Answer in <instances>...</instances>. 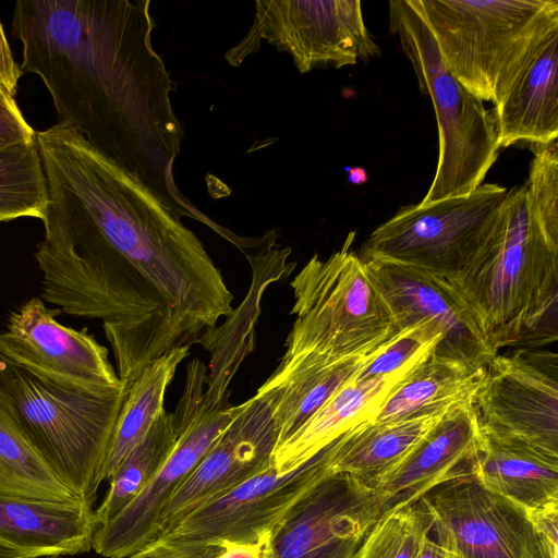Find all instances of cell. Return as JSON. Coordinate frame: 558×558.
<instances>
[{
  "label": "cell",
  "instance_id": "6da1fadb",
  "mask_svg": "<svg viewBox=\"0 0 558 558\" xmlns=\"http://www.w3.org/2000/svg\"><path fill=\"white\" fill-rule=\"evenodd\" d=\"M36 144L48 192L41 299L100 319L130 386L156 359L199 343L233 295L181 217L81 133L58 122Z\"/></svg>",
  "mask_w": 558,
  "mask_h": 558
},
{
  "label": "cell",
  "instance_id": "7a4b0ae2",
  "mask_svg": "<svg viewBox=\"0 0 558 558\" xmlns=\"http://www.w3.org/2000/svg\"><path fill=\"white\" fill-rule=\"evenodd\" d=\"M149 0H20L21 72L37 74L59 122L138 178L181 218L211 226L173 177L184 131L177 84L153 45Z\"/></svg>",
  "mask_w": 558,
  "mask_h": 558
},
{
  "label": "cell",
  "instance_id": "3957f363",
  "mask_svg": "<svg viewBox=\"0 0 558 558\" xmlns=\"http://www.w3.org/2000/svg\"><path fill=\"white\" fill-rule=\"evenodd\" d=\"M533 151L502 227L454 279H439L496 354L558 338V141Z\"/></svg>",
  "mask_w": 558,
  "mask_h": 558
},
{
  "label": "cell",
  "instance_id": "277c9868",
  "mask_svg": "<svg viewBox=\"0 0 558 558\" xmlns=\"http://www.w3.org/2000/svg\"><path fill=\"white\" fill-rule=\"evenodd\" d=\"M128 386L66 387L20 363L0 345V405L63 484L90 508Z\"/></svg>",
  "mask_w": 558,
  "mask_h": 558
},
{
  "label": "cell",
  "instance_id": "5b68a950",
  "mask_svg": "<svg viewBox=\"0 0 558 558\" xmlns=\"http://www.w3.org/2000/svg\"><path fill=\"white\" fill-rule=\"evenodd\" d=\"M454 77L498 106L558 29V0H411Z\"/></svg>",
  "mask_w": 558,
  "mask_h": 558
},
{
  "label": "cell",
  "instance_id": "8992f818",
  "mask_svg": "<svg viewBox=\"0 0 558 558\" xmlns=\"http://www.w3.org/2000/svg\"><path fill=\"white\" fill-rule=\"evenodd\" d=\"M354 238L350 232L326 259L314 254L290 282L295 319L282 359L366 356L402 332L366 262L352 250Z\"/></svg>",
  "mask_w": 558,
  "mask_h": 558
},
{
  "label": "cell",
  "instance_id": "52a82bcc",
  "mask_svg": "<svg viewBox=\"0 0 558 558\" xmlns=\"http://www.w3.org/2000/svg\"><path fill=\"white\" fill-rule=\"evenodd\" d=\"M389 26L436 114L437 167L420 204L466 195L483 183L498 158L493 110L486 109L450 72L411 0L389 1Z\"/></svg>",
  "mask_w": 558,
  "mask_h": 558
},
{
  "label": "cell",
  "instance_id": "ba28073f",
  "mask_svg": "<svg viewBox=\"0 0 558 558\" xmlns=\"http://www.w3.org/2000/svg\"><path fill=\"white\" fill-rule=\"evenodd\" d=\"M509 190L482 183L466 195L401 207L362 244L363 259L454 279L502 227Z\"/></svg>",
  "mask_w": 558,
  "mask_h": 558
},
{
  "label": "cell",
  "instance_id": "9c48e42d",
  "mask_svg": "<svg viewBox=\"0 0 558 558\" xmlns=\"http://www.w3.org/2000/svg\"><path fill=\"white\" fill-rule=\"evenodd\" d=\"M328 473V447L290 471L272 468L195 509L147 549L157 558H217L230 546H260L290 507Z\"/></svg>",
  "mask_w": 558,
  "mask_h": 558
},
{
  "label": "cell",
  "instance_id": "30bf717a",
  "mask_svg": "<svg viewBox=\"0 0 558 558\" xmlns=\"http://www.w3.org/2000/svg\"><path fill=\"white\" fill-rule=\"evenodd\" d=\"M263 40L289 53L301 73L354 65L380 54L359 0H258L251 28L225 58L239 66Z\"/></svg>",
  "mask_w": 558,
  "mask_h": 558
},
{
  "label": "cell",
  "instance_id": "8fae6325",
  "mask_svg": "<svg viewBox=\"0 0 558 558\" xmlns=\"http://www.w3.org/2000/svg\"><path fill=\"white\" fill-rule=\"evenodd\" d=\"M379 517L374 489L328 473L290 507L259 546V558H355Z\"/></svg>",
  "mask_w": 558,
  "mask_h": 558
},
{
  "label": "cell",
  "instance_id": "7c38bea8",
  "mask_svg": "<svg viewBox=\"0 0 558 558\" xmlns=\"http://www.w3.org/2000/svg\"><path fill=\"white\" fill-rule=\"evenodd\" d=\"M527 352L496 354L485 366L473 407L485 434L558 457L557 357Z\"/></svg>",
  "mask_w": 558,
  "mask_h": 558
},
{
  "label": "cell",
  "instance_id": "4fadbf2b",
  "mask_svg": "<svg viewBox=\"0 0 558 558\" xmlns=\"http://www.w3.org/2000/svg\"><path fill=\"white\" fill-rule=\"evenodd\" d=\"M244 407L245 402L207 405L202 397L192 408L172 412L178 433L173 451L143 492L114 519L96 529L92 549L106 558H128L154 543L163 507Z\"/></svg>",
  "mask_w": 558,
  "mask_h": 558
},
{
  "label": "cell",
  "instance_id": "5bb4252c",
  "mask_svg": "<svg viewBox=\"0 0 558 558\" xmlns=\"http://www.w3.org/2000/svg\"><path fill=\"white\" fill-rule=\"evenodd\" d=\"M417 502L430 518L434 539L458 558H541L526 511L472 475L445 483Z\"/></svg>",
  "mask_w": 558,
  "mask_h": 558
},
{
  "label": "cell",
  "instance_id": "9a60e30c",
  "mask_svg": "<svg viewBox=\"0 0 558 558\" xmlns=\"http://www.w3.org/2000/svg\"><path fill=\"white\" fill-rule=\"evenodd\" d=\"M278 441L271 408L255 393L172 494L160 513L156 539L195 509L275 468Z\"/></svg>",
  "mask_w": 558,
  "mask_h": 558
},
{
  "label": "cell",
  "instance_id": "2e32d148",
  "mask_svg": "<svg viewBox=\"0 0 558 558\" xmlns=\"http://www.w3.org/2000/svg\"><path fill=\"white\" fill-rule=\"evenodd\" d=\"M60 311L33 296L12 312L0 345L15 360L66 387L107 391L123 384L108 359V349L87 329L58 323Z\"/></svg>",
  "mask_w": 558,
  "mask_h": 558
},
{
  "label": "cell",
  "instance_id": "e0dca14e",
  "mask_svg": "<svg viewBox=\"0 0 558 558\" xmlns=\"http://www.w3.org/2000/svg\"><path fill=\"white\" fill-rule=\"evenodd\" d=\"M364 260L400 330L422 325L436 328L442 338L435 353L477 369L496 355L439 279L398 265Z\"/></svg>",
  "mask_w": 558,
  "mask_h": 558
},
{
  "label": "cell",
  "instance_id": "ac0fdd59",
  "mask_svg": "<svg viewBox=\"0 0 558 558\" xmlns=\"http://www.w3.org/2000/svg\"><path fill=\"white\" fill-rule=\"evenodd\" d=\"M473 402L451 407L413 452L374 488L380 515L416 504L445 483L472 475L481 440Z\"/></svg>",
  "mask_w": 558,
  "mask_h": 558
},
{
  "label": "cell",
  "instance_id": "d6986e66",
  "mask_svg": "<svg viewBox=\"0 0 558 558\" xmlns=\"http://www.w3.org/2000/svg\"><path fill=\"white\" fill-rule=\"evenodd\" d=\"M94 510L81 500L60 502L0 494V558L88 553L98 526Z\"/></svg>",
  "mask_w": 558,
  "mask_h": 558
},
{
  "label": "cell",
  "instance_id": "ffe728a7",
  "mask_svg": "<svg viewBox=\"0 0 558 558\" xmlns=\"http://www.w3.org/2000/svg\"><path fill=\"white\" fill-rule=\"evenodd\" d=\"M420 363L386 375L354 378L342 386L291 436L276 447L275 469L278 472L290 471L315 457L349 430L373 422L391 391Z\"/></svg>",
  "mask_w": 558,
  "mask_h": 558
},
{
  "label": "cell",
  "instance_id": "44dd1931",
  "mask_svg": "<svg viewBox=\"0 0 558 558\" xmlns=\"http://www.w3.org/2000/svg\"><path fill=\"white\" fill-rule=\"evenodd\" d=\"M378 351L344 360L312 354L281 359L256 391L271 408L279 428L278 445L291 436L338 389L356 378Z\"/></svg>",
  "mask_w": 558,
  "mask_h": 558
},
{
  "label": "cell",
  "instance_id": "7402d4cb",
  "mask_svg": "<svg viewBox=\"0 0 558 558\" xmlns=\"http://www.w3.org/2000/svg\"><path fill=\"white\" fill-rule=\"evenodd\" d=\"M499 148L558 140V29L550 33L501 102L492 108Z\"/></svg>",
  "mask_w": 558,
  "mask_h": 558
},
{
  "label": "cell",
  "instance_id": "603a6c76",
  "mask_svg": "<svg viewBox=\"0 0 558 558\" xmlns=\"http://www.w3.org/2000/svg\"><path fill=\"white\" fill-rule=\"evenodd\" d=\"M364 423L329 445V471L345 473L374 489L425 439L449 410Z\"/></svg>",
  "mask_w": 558,
  "mask_h": 558
},
{
  "label": "cell",
  "instance_id": "cb8c5ba5",
  "mask_svg": "<svg viewBox=\"0 0 558 558\" xmlns=\"http://www.w3.org/2000/svg\"><path fill=\"white\" fill-rule=\"evenodd\" d=\"M472 476L525 510L558 501V457L482 430Z\"/></svg>",
  "mask_w": 558,
  "mask_h": 558
},
{
  "label": "cell",
  "instance_id": "d4e9b609",
  "mask_svg": "<svg viewBox=\"0 0 558 558\" xmlns=\"http://www.w3.org/2000/svg\"><path fill=\"white\" fill-rule=\"evenodd\" d=\"M484 371L434 350L391 391L373 422L399 421L474 401Z\"/></svg>",
  "mask_w": 558,
  "mask_h": 558
},
{
  "label": "cell",
  "instance_id": "484cf974",
  "mask_svg": "<svg viewBox=\"0 0 558 558\" xmlns=\"http://www.w3.org/2000/svg\"><path fill=\"white\" fill-rule=\"evenodd\" d=\"M190 347L173 349L149 363L129 386L119 412L101 481H109L126 456L146 436L154 422L165 410L163 401L179 364L190 354Z\"/></svg>",
  "mask_w": 558,
  "mask_h": 558
},
{
  "label": "cell",
  "instance_id": "4316f807",
  "mask_svg": "<svg viewBox=\"0 0 558 558\" xmlns=\"http://www.w3.org/2000/svg\"><path fill=\"white\" fill-rule=\"evenodd\" d=\"M177 439L172 413L163 410L109 478V489L94 510L97 527L114 519L143 492L170 457Z\"/></svg>",
  "mask_w": 558,
  "mask_h": 558
},
{
  "label": "cell",
  "instance_id": "83f0119b",
  "mask_svg": "<svg viewBox=\"0 0 558 558\" xmlns=\"http://www.w3.org/2000/svg\"><path fill=\"white\" fill-rule=\"evenodd\" d=\"M0 494L60 502L81 500L37 453L1 405Z\"/></svg>",
  "mask_w": 558,
  "mask_h": 558
},
{
  "label": "cell",
  "instance_id": "f1b7e54d",
  "mask_svg": "<svg viewBox=\"0 0 558 558\" xmlns=\"http://www.w3.org/2000/svg\"><path fill=\"white\" fill-rule=\"evenodd\" d=\"M48 192L36 142L0 149V221L44 219Z\"/></svg>",
  "mask_w": 558,
  "mask_h": 558
},
{
  "label": "cell",
  "instance_id": "f546056e",
  "mask_svg": "<svg viewBox=\"0 0 558 558\" xmlns=\"http://www.w3.org/2000/svg\"><path fill=\"white\" fill-rule=\"evenodd\" d=\"M430 530V518L420 502L391 510L377 519L355 558H420Z\"/></svg>",
  "mask_w": 558,
  "mask_h": 558
},
{
  "label": "cell",
  "instance_id": "4dcf8cb0",
  "mask_svg": "<svg viewBox=\"0 0 558 558\" xmlns=\"http://www.w3.org/2000/svg\"><path fill=\"white\" fill-rule=\"evenodd\" d=\"M36 142V132L26 122L14 96L0 87V149Z\"/></svg>",
  "mask_w": 558,
  "mask_h": 558
},
{
  "label": "cell",
  "instance_id": "1f68e13d",
  "mask_svg": "<svg viewBox=\"0 0 558 558\" xmlns=\"http://www.w3.org/2000/svg\"><path fill=\"white\" fill-rule=\"evenodd\" d=\"M525 511L537 536L541 558H558V501Z\"/></svg>",
  "mask_w": 558,
  "mask_h": 558
},
{
  "label": "cell",
  "instance_id": "d6a6232c",
  "mask_svg": "<svg viewBox=\"0 0 558 558\" xmlns=\"http://www.w3.org/2000/svg\"><path fill=\"white\" fill-rule=\"evenodd\" d=\"M21 75V69L12 56L11 48L0 22V87L12 96H15Z\"/></svg>",
  "mask_w": 558,
  "mask_h": 558
},
{
  "label": "cell",
  "instance_id": "836d02e7",
  "mask_svg": "<svg viewBox=\"0 0 558 558\" xmlns=\"http://www.w3.org/2000/svg\"><path fill=\"white\" fill-rule=\"evenodd\" d=\"M420 558H458L453 553L441 547L434 538L430 537V532L427 534L422 543Z\"/></svg>",
  "mask_w": 558,
  "mask_h": 558
},
{
  "label": "cell",
  "instance_id": "e575fe53",
  "mask_svg": "<svg viewBox=\"0 0 558 558\" xmlns=\"http://www.w3.org/2000/svg\"><path fill=\"white\" fill-rule=\"evenodd\" d=\"M217 558H259L258 545H234L228 547Z\"/></svg>",
  "mask_w": 558,
  "mask_h": 558
},
{
  "label": "cell",
  "instance_id": "d590c367",
  "mask_svg": "<svg viewBox=\"0 0 558 558\" xmlns=\"http://www.w3.org/2000/svg\"><path fill=\"white\" fill-rule=\"evenodd\" d=\"M347 171H349L348 179L353 184H362L367 181V173L366 170L363 168H347Z\"/></svg>",
  "mask_w": 558,
  "mask_h": 558
},
{
  "label": "cell",
  "instance_id": "8d00e7d4",
  "mask_svg": "<svg viewBox=\"0 0 558 558\" xmlns=\"http://www.w3.org/2000/svg\"><path fill=\"white\" fill-rule=\"evenodd\" d=\"M128 558H157L149 549H144L137 554H134Z\"/></svg>",
  "mask_w": 558,
  "mask_h": 558
},
{
  "label": "cell",
  "instance_id": "74e56055",
  "mask_svg": "<svg viewBox=\"0 0 558 558\" xmlns=\"http://www.w3.org/2000/svg\"><path fill=\"white\" fill-rule=\"evenodd\" d=\"M21 558H64V556H41V557H21Z\"/></svg>",
  "mask_w": 558,
  "mask_h": 558
}]
</instances>
